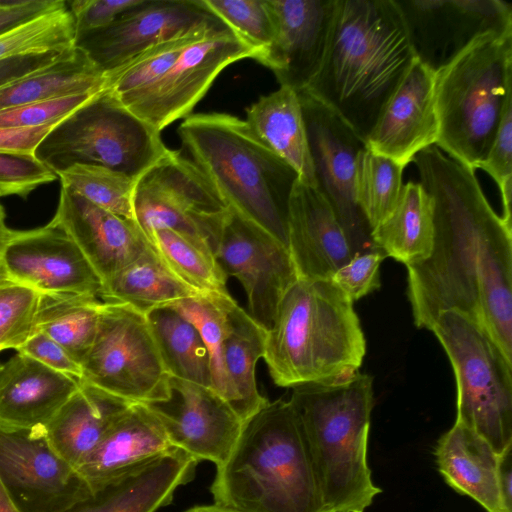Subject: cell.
<instances>
[{
    "instance_id": "4316f807",
    "label": "cell",
    "mask_w": 512,
    "mask_h": 512,
    "mask_svg": "<svg viewBox=\"0 0 512 512\" xmlns=\"http://www.w3.org/2000/svg\"><path fill=\"white\" fill-rule=\"evenodd\" d=\"M435 458L439 472L455 491L487 512H507L499 483L502 455L477 433L455 422L438 440Z\"/></svg>"
},
{
    "instance_id": "2e32d148",
    "label": "cell",
    "mask_w": 512,
    "mask_h": 512,
    "mask_svg": "<svg viewBox=\"0 0 512 512\" xmlns=\"http://www.w3.org/2000/svg\"><path fill=\"white\" fill-rule=\"evenodd\" d=\"M220 22L203 0H142L109 25L76 34L74 47L108 76L158 44Z\"/></svg>"
},
{
    "instance_id": "ac0fdd59",
    "label": "cell",
    "mask_w": 512,
    "mask_h": 512,
    "mask_svg": "<svg viewBox=\"0 0 512 512\" xmlns=\"http://www.w3.org/2000/svg\"><path fill=\"white\" fill-rule=\"evenodd\" d=\"M146 405L174 448L216 467L228 458L243 427L231 405L212 388L175 377H170L166 400Z\"/></svg>"
},
{
    "instance_id": "6da1fadb",
    "label": "cell",
    "mask_w": 512,
    "mask_h": 512,
    "mask_svg": "<svg viewBox=\"0 0 512 512\" xmlns=\"http://www.w3.org/2000/svg\"><path fill=\"white\" fill-rule=\"evenodd\" d=\"M412 162L434 220L429 257L406 266L415 325L430 330L442 311H459L512 361V229L493 210L475 170L436 145Z\"/></svg>"
},
{
    "instance_id": "1f68e13d",
    "label": "cell",
    "mask_w": 512,
    "mask_h": 512,
    "mask_svg": "<svg viewBox=\"0 0 512 512\" xmlns=\"http://www.w3.org/2000/svg\"><path fill=\"white\" fill-rule=\"evenodd\" d=\"M265 336L266 330L233 300L227 310L224 364L235 396L233 409L243 423L269 402L260 394L255 377Z\"/></svg>"
},
{
    "instance_id": "52a82bcc",
    "label": "cell",
    "mask_w": 512,
    "mask_h": 512,
    "mask_svg": "<svg viewBox=\"0 0 512 512\" xmlns=\"http://www.w3.org/2000/svg\"><path fill=\"white\" fill-rule=\"evenodd\" d=\"M436 146L476 170L512 100V33L477 39L435 74Z\"/></svg>"
},
{
    "instance_id": "484cf974",
    "label": "cell",
    "mask_w": 512,
    "mask_h": 512,
    "mask_svg": "<svg viewBox=\"0 0 512 512\" xmlns=\"http://www.w3.org/2000/svg\"><path fill=\"white\" fill-rule=\"evenodd\" d=\"M175 449L153 411L132 403L77 467L91 489Z\"/></svg>"
},
{
    "instance_id": "f5cc1de1",
    "label": "cell",
    "mask_w": 512,
    "mask_h": 512,
    "mask_svg": "<svg viewBox=\"0 0 512 512\" xmlns=\"http://www.w3.org/2000/svg\"><path fill=\"white\" fill-rule=\"evenodd\" d=\"M500 492L507 512H512V462L511 450L502 455L499 474Z\"/></svg>"
},
{
    "instance_id": "83f0119b",
    "label": "cell",
    "mask_w": 512,
    "mask_h": 512,
    "mask_svg": "<svg viewBox=\"0 0 512 512\" xmlns=\"http://www.w3.org/2000/svg\"><path fill=\"white\" fill-rule=\"evenodd\" d=\"M132 403L85 380L45 427L53 448L76 469Z\"/></svg>"
},
{
    "instance_id": "ffe728a7",
    "label": "cell",
    "mask_w": 512,
    "mask_h": 512,
    "mask_svg": "<svg viewBox=\"0 0 512 512\" xmlns=\"http://www.w3.org/2000/svg\"><path fill=\"white\" fill-rule=\"evenodd\" d=\"M275 24L272 44L258 62L280 86L306 89L325 56L337 0H268Z\"/></svg>"
},
{
    "instance_id": "d6a6232c",
    "label": "cell",
    "mask_w": 512,
    "mask_h": 512,
    "mask_svg": "<svg viewBox=\"0 0 512 512\" xmlns=\"http://www.w3.org/2000/svg\"><path fill=\"white\" fill-rule=\"evenodd\" d=\"M107 77L77 48L53 64L0 88V110L63 97L97 94Z\"/></svg>"
},
{
    "instance_id": "681fc988",
    "label": "cell",
    "mask_w": 512,
    "mask_h": 512,
    "mask_svg": "<svg viewBox=\"0 0 512 512\" xmlns=\"http://www.w3.org/2000/svg\"><path fill=\"white\" fill-rule=\"evenodd\" d=\"M65 3L63 0H0V35Z\"/></svg>"
},
{
    "instance_id": "b9f144b4",
    "label": "cell",
    "mask_w": 512,
    "mask_h": 512,
    "mask_svg": "<svg viewBox=\"0 0 512 512\" xmlns=\"http://www.w3.org/2000/svg\"><path fill=\"white\" fill-rule=\"evenodd\" d=\"M39 296L12 281L0 285V352L17 350L32 335Z\"/></svg>"
},
{
    "instance_id": "6f0895ef",
    "label": "cell",
    "mask_w": 512,
    "mask_h": 512,
    "mask_svg": "<svg viewBox=\"0 0 512 512\" xmlns=\"http://www.w3.org/2000/svg\"><path fill=\"white\" fill-rule=\"evenodd\" d=\"M2 364H0V368H1Z\"/></svg>"
},
{
    "instance_id": "f1b7e54d",
    "label": "cell",
    "mask_w": 512,
    "mask_h": 512,
    "mask_svg": "<svg viewBox=\"0 0 512 512\" xmlns=\"http://www.w3.org/2000/svg\"><path fill=\"white\" fill-rule=\"evenodd\" d=\"M245 121L259 138L294 168L302 183L316 187L297 91L280 86L278 90L261 96L247 109Z\"/></svg>"
},
{
    "instance_id": "8992f818",
    "label": "cell",
    "mask_w": 512,
    "mask_h": 512,
    "mask_svg": "<svg viewBox=\"0 0 512 512\" xmlns=\"http://www.w3.org/2000/svg\"><path fill=\"white\" fill-rule=\"evenodd\" d=\"M324 502L330 512H364L381 493L367 460L373 378L360 372L332 383L292 388Z\"/></svg>"
},
{
    "instance_id": "11a10c76",
    "label": "cell",
    "mask_w": 512,
    "mask_h": 512,
    "mask_svg": "<svg viewBox=\"0 0 512 512\" xmlns=\"http://www.w3.org/2000/svg\"><path fill=\"white\" fill-rule=\"evenodd\" d=\"M185 512H240L229 507H225L218 504L212 505H199L194 506L186 510Z\"/></svg>"
},
{
    "instance_id": "7bdbcfd3",
    "label": "cell",
    "mask_w": 512,
    "mask_h": 512,
    "mask_svg": "<svg viewBox=\"0 0 512 512\" xmlns=\"http://www.w3.org/2000/svg\"><path fill=\"white\" fill-rule=\"evenodd\" d=\"M478 168L497 184L502 204L500 217L512 229V100L507 103L492 145Z\"/></svg>"
},
{
    "instance_id": "3957f363",
    "label": "cell",
    "mask_w": 512,
    "mask_h": 512,
    "mask_svg": "<svg viewBox=\"0 0 512 512\" xmlns=\"http://www.w3.org/2000/svg\"><path fill=\"white\" fill-rule=\"evenodd\" d=\"M210 491L215 504L240 512H330L297 415L284 399L243 423Z\"/></svg>"
},
{
    "instance_id": "d6986e66",
    "label": "cell",
    "mask_w": 512,
    "mask_h": 512,
    "mask_svg": "<svg viewBox=\"0 0 512 512\" xmlns=\"http://www.w3.org/2000/svg\"><path fill=\"white\" fill-rule=\"evenodd\" d=\"M4 265L10 281L40 294L100 297V277L75 242L50 222L30 230L12 229Z\"/></svg>"
},
{
    "instance_id": "e575fe53",
    "label": "cell",
    "mask_w": 512,
    "mask_h": 512,
    "mask_svg": "<svg viewBox=\"0 0 512 512\" xmlns=\"http://www.w3.org/2000/svg\"><path fill=\"white\" fill-rule=\"evenodd\" d=\"M146 316L170 376L212 388L208 352L196 327L170 306Z\"/></svg>"
},
{
    "instance_id": "7c38bea8",
    "label": "cell",
    "mask_w": 512,
    "mask_h": 512,
    "mask_svg": "<svg viewBox=\"0 0 512 512\" xmlns=\"http://www.w3.org/2000/svg\"><path fill=\"white\" fill-rule=\"evenodd\" d=\"M0 483L19 512H63L91 491L53 448L45 428L2 424Z\"/></svg>"
},
{
    "instance_id": "8fae6325",
    "label": "cell",
    "mask_w": 512,
    "mask_h": 512,
    "mask_svg": "<svg viewBox=\"0 0 512 512\" xmlns=\"http://www.w3.org/2000/svg\"><path fill=\"white\" fill-rule=\"evenodd\" d=\"M83 380L131 403L166 400L170 374L146 314L104 303L93 343L82 363Z\"/></svg>"
},
{
    "instance_id": "ba28073f",
    "label": "cell",
    "mask_w": 512,
    "mask_h": 512,
    "mask_svg": "<svg viewBox=\"0 0 512 512\" xmlns=\"http://www.w3.org/2000/svg\"><path fill=\"white\" fill-rule=\"evenodd\" d=\"M167 149L160 132L105 88L58 122L34 156L56 175L72 165L84 164L137 180Z\"/></svg>"
},
{
    "instance_id": "603a6c76",
    "label": "cell",
    "mask_w": 512,
    "mask_h": 512,
    "mask_svg": "<svg viewBox=\"0 0 512 512\" xmlns=\"http://www.w3.org/2000/svg\"><path fill=\"white\" fill-rule=\"evenodd\" d=\"M288 250L299 278L331 279L356 254L323 195L300 180L289 202Z\"/></svg>"
},
{
    "instance_id": "f35d334b",
    "label": "cell",
    "mask_w": 512,
    "mask_h": 512,
    "mask_svg": "<svg viewBox=\"0 0 512 512\" xmlns=\"http://www.w3.org/2000/svg\"><path fill=\"white\" fill-rule=\"evenodd\" d=\"M61 187L123 218L135 221L133 196L136 180L96 165L75 164L57 174Z\"/></svg>"
},
{
    "instance_id": "74e56055",
    "label": "cell",
    "mask_w": 512,
    "mask_h": 512,
    "mask_svg": "<svg viewBox=\"0 0 512 512\" xmlns=\"http://www.w3.org/2000/svg\"><path fill=\"white\" fill-rule=\"evenodd\" d=\"M404 168L394 160L365 148L355 170L357 204L371 231L395 209L403 188Z\"/></svg>"
},
{
    "instance_id": "9a60e30c",
    "label": "cell",
    "mask_w": 512,
    "mask_h": 512,
    "mask_svg": "<svg viewBox=\"0 0 512 512\" xmlns=\"http://www.w3.org/2000/svg\"><path fill=\"white\" fill-rule=\"evenodd\" d=\"M255 57L222 22L194 35L158 82L128 109L160 132L191 115L224 68Z\"/></svg>"
},
{
    "instance_id": "f6af8a7d",
    "label": "cell",
    "mask_w": 512,
    "mask_h": 512,
    "mask_svg": "<svg viewBox=\"0 0 512 512\" xmlns=\"http://www.w3.org/2000/svg\"><path fill=\"white\" fill-rule=\"evenodd\" d=\"M94 95H75L0 110V128L28 129L58 123Z\"/></svg>"
},
{
    "instance_id": "7a4b0ae2",
    "label": "cell",
    "mask_w": 512,
    "mask_h": 512,
    "mask_svg": "<svg viewBox=\"0 0 512 512\" xmlns=\"http://www.w3.org/2000/svg\"><path fill=\"white\" fill-rule=\"evenodd\" d=\"M415 61L393 0H337L324 59L304 91L365 141Z\"/></svg>"
},
{
    "instance_id": "d590c367",
    "label": "cell",
    "mask_w": 512,
    "mask_h": 512,
    "mask_svg": "<svg viewBox=\"0 0 512 512\" xmlns=\"http://www.w3.org/2000/svg\"><path fill=\"white\" fill-rule=\"evenodd\" d=\"M233 300L230 294L202 293L170 305L200 333L209 356L212 389L232 408L235 396L225 371L224 344L227 334V310Z\"/></svg>"
},
{
    "instance_id": "f546056e",
    "label": "cell",
    "mask_w": 512,
    "mask_h": 512,
    "mask_svg": "<svg viewBox=\"0 0 512 512\" xmlns=\"http://www.w3.org/2000/svg\"><path fill=\"white\" fill-rule=\"evenodd\" d=\"M202 294L177 277L149 246L102 283L100 300L128 305L144 314Z\"/></svg>"
},
{
    "instance_id": "816d5d0a",
    "label": "cell",
    "mask_w": 512,
    "mask_h": 512,
    "mask_svg": "<svg viewBox=\"0 0 512 512\" xmlns=\"http://www.w3.org/2000/svg\"><path fill=\"white\" fill-rule=\"evenodd\" d=\"M56 124L28 129L0 128V153L34 155L37 146Z\"/></svg>"
},
{
    "instance_id": "44dd1931",
    "label": "cell",
    "mask_w": 512,
    "mask_h": 512,
    "mask_svg": "<svg viewBox=\"0 0 512 512\" xmlns=\"http://www.w3.org/2000/svg\"><path fill=\"white\" fill-rule=\"evenodd\" d=\"M50 223L75 242L102 283L151 246L135 221L107 211L64 187Z\"/></svg>"
},
{
    "instance_id": "db71d44e",
    "label": "cell",
    "mask_w": 512,
    "mask_h": 512,
    "mask_svg": "<svg viewBox=\"0 0 512 512\" xmlns=\"http://www.w3.org/2000/svg\"><path fill=\"white\" fill-rule=\"evenodd\" d=\"M12 229L6 225V213L0 203V285L10 282L4 265V252Z\"/></svg>"
},
{
    "instance_id": "7402d4cb",
    "label": "cell",
    "mask_w": 512,
    "mask_h": 512,
    "mask_svg": "<svg viewBox=\"0 0 512 512\" xmlns=\"http://www.w3.org/2000/svg\"><path fill=\"white\" fill-rule=\"evenodd\" d=\"M434 82L435 73L416 60L367 136L366 148L406 167L419 152L436 145Z\"/></svg>"
},
{
    "instance_id": "ab89813d",
    "label": "cell",
    "mask_w": 512,
    "mask_h": 512,
    "mask_svg": "<svg viewBox=\"0 0 512 512\" xmlns=\"http://www.w3.org/2000/svg\"><path fill=\"white\" fill-rule=\"evenodd\" d=\"M75 20L66 3L0 35V61L74 47Z\"/></svg>"
},
{
    "instance_id": "5b68a950",
    "label": "cell",
    "mask_w": 512,
    "mask_h": 512,
    "mask_svg": "<svg viewBox=\"0 0 512 512\" xmlns=\"http://www.w3.org/2000/svg\"><path fill=\"white\" fill-rule=\"evenodd\" d=\"M178 133L228 207L288 248L289 202L299 181L294 168L233 115L191 114Z\"/></svg>"
},
{
    "instance_id": "d4e9b609",
    "label": "cell",
    "mask_w": 512,
    "mask_h": 512,
    "mask_svg": "<svg viewBox=\"0 0 512 512\" xmlns=\"http://www.w3.org/2000/svg\"><path fill=\"white\" fill-rule=\"evenodd\" d=\"M79 381L17 353L0 368V424L45 428Z\"/></svg>"
},
{
    "instance_id": "cb8c5ba5",
    "label": "cell",
    "mask_w": 512,
    "mask_h": 512,
    "mask_svg": "<svg viewBox=\"0 0 512 512\" xmlns=\"http://www.w3.org/2000/svg\"><path fill=\"white\" fill-rule=\"evenodd\" d=\"M197 463L184 451L172 449L91 489L63 512H156L194 477Z\"/></svg>"
},
{
    "instance_id": "9c48e42d",
    "label": "cell",
    "mask_w": 512,
    "mask_h": 512,
    "mask_svg": "<svg viewBox=\"0 0 512 512\" xmlns=\"http://www.w3.org/2000/svg\"><path fill=\"white\" fill-rule=\"evenodd\" d=\"M454 371L458 422L498 454L512 448V361L467 315L446 310L430 329Z\"/></svg>"
},
{
    "instance_id": "60d3db41",
    "label": "cell",
    "mask_w": 512,
    "mask_h": 512,
    "mask_svg": "<svg viewBox=\"0 0 512 512\" xmlns=\"http://www.w3.org/2000/svg\"><path fill=\"white\" fill-rule=\"evenodd\" d=\"M205 5L256 54L266 53L275 36L268 0H203Z\"/></svg>"
},
{
    "instance_id": "7dc6e473",
    "label": "cell",
    "mask_w": 512,
    "mask_h": 512,
    "mask_svg": "<svg viewBox=\"0 0 512 512\" xmlns=\"http://www.w3.org/2000/svg\"><path fill=\"white\" fill-rule=\"evenodd\" d=\"M61 374L82 380V366L56 341L40 331L32 335L16 350Z\"/></svg>"
},
{
    "instance_id": "ee69618b",
    "label": "cell",
    "mask_w": 512,
    "mask_h": 512,
    "mask_svg": "<svg viewBox=\"0 0 512 512\" xmlns=\"http://www.w3.org/2000/svg\"><path fill=\"white\" fill-rule=\"evenodd\" d=\"M57 178L34 155L0 153V197L27 198L32 191Z\"/></svg>"
},
{
    "instance_id": "4dcf8cb0",
    "label": "cell",
    "mask_w": 512,
    "mask_h": 512,
    "mask_svg": "<svg viewBox=\"0 0 512 512\" xmlns=\"http://www.w3.org/2000/svg\"><path fill=\"white\" fill-rule=\"evenodd\" d=\"M377 250L405 266L427 259L434 240L432 201L420 182L403 184L392 213L371 231Z\"/></svg>"
},
{
    "instance_id": "4fadbf2b",
    "label": "cell",
    "mask_w": 512,
    "mask_h": 512,
    "mask_svg": "<svg viewBox=\"0 0 512 512\" xmlns=\"http://www.w3.org/2000/svg\"><path fill=\"white\" fill-rule=\"evenodd\" d=\"M316 189L341 223L356 253L379 251L356 200L355 170L365 141L338 115L304 90L298 92ZM381 252V251H380Z\"/></svg>"
},
{
    "instance_id": "c3c4849f",
    "label": "cell",
    "mask_w": 512,
    "mask_h": 512,
    "mask_svg": "<svg viewBox=\"0 0 512 512\" xmlns=\"http://www.w3.org/2000/svg\"><path fill=\"white\" fill-rule=\"evenodd\" d=\"M142 0H74L67 2L76 34L105 27Z\"/></svg>"
},
{
    "instance_id": "9f6ffc18",
    "label": "cell",
    "mask_w": 512,
    "mask_h": 512,
    "mask_svg": "<svg viewBox=\"0 0 512 512\" xmlns=\"http://www.w3.org/2000/svg\"><path fill=\"white\" fill-rule=\"evenodd\" d=\"M0 512H19L0 483Z\"/></svg>"
},
{
    "instance_id": "e0dca14e",
    "label": "cell",
    "mask_w": 512,
    "mask_h": 512,
    "mask_svg": "<svg viewBox=\"0 0 512 512\" xmlns=\"http://www.w3.org/2000/svg\"><path fill=\"white\" fill-rule=\"evenodd\" d=\"M215 258L227 277L239 281L247 313L267 331L282 297L299 278L287 246L230 209Z\"/></svg>"
},
{
    "instance_id": "277c9868",
    "label": "cell",
    "mask_w": 512,
    "mask_h": 512,
    "mask_svg": "<svg viewBox=\"0 0 512 512\" xmlns=\"http://www.w3.org/2000/svg\"><path fill=\"white\" fill-rule=\"evenodd\" d=\"M365 352L353 302L331 279L298 278L266 331L263 359L276 385L293 388L346 380Z\"/></svg>"
},
{
    "instance_id": "f907efd6",
    "label": "cell",
    "mask_w": 512,
    "mask_h": 512,
    "mask_svg": "<svg viewBox=\"0 0 512 512\" xmlns=\"http://www.w3.org/2000/svg\"><path fill=\"white\" fill-rule=\"evenodd\" d=\"M71 49L72 48L64 51L32 53L1 60L0 88L53 64Z\"/></svg>"
},
{
    "instance_id": "5bb4252c",
    "label": "cell",
    "mask_w": 512,
    "mask_h": 512,
    "mask_svg": "<svg viewBox=\"0 0 512 512\" xmlns=\"http://www.w3.org/2000/svg\"><path fill=\"white\" fill-rule=\"evenodd\" d=\"M416 60L435 74L477 39L512 33L504 0H393Z\"/></svg>"
},
{
    "instance_id": "bcb514c9",
    "label": "cell",
    "mask_w": 512,
    "mask_h": 512,
    "mask_svg": "<svg viewBox=\"0 0 512 512\" xmlns=\"http://www.w3.org/2000/svg\"><path fill=\"white\" fill-rule=\"evenodd\" d=\"M386 256L380 251L358 253L341 266L331 281L352 301L380 287V265Z\"/></svg>"
},
{
    "instance_id": "836d02e7",
    "label": "cell",
    "mask_w": 512,
    "mask_h": 512,
    "mask_svg": "<svg viewBox=\"0 0 512 512\" xmlns=\"http://www.w3.org/2000/svg\"><path fill=\"white\" fill-rule=\"evenodd\" d=\"M103 302L90 295L40 294L34 331L60 344L81 366L95 338Z\"/></svg>"
},
{
    "instance_id": "30bf717a",
    "label": "cell",
    "mask_w": 512,
    "mask_h": 512,
    "mask_svg": "<svg viewBox=\"0 0 512 512\" xmlns=\"http://www.w3.org/2000/svg\"><path fill=\"white\" fill-rule=\"evenodd\" d=\"M133 208L135 222L149 243L154 232L169 229L214 256L230 211L198 166L170 149L136 180Z\"/></svg>"
},
{
    "instance_id": "8d00e7d4",
    "label": "cell",
    "mask_w": 512,
    "mask_h": 512,
    "mask_svg": "<svg viewBox=\"0 0 512 512\" xmlns=\"http://www.w3.org/2000/svg\"><path fill=\"white\" fill-rule=\"evenodd\" d=\"M151 245L170 270L200 293L229 294L227 279L214 254L169 229L152 235Z\"/></svg>"
}]
</instances>
